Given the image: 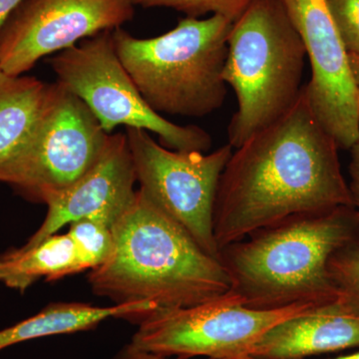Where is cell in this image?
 <instances>
[{
	"label": "cell",
	"instance_id": "6da1fadb",
	"mask_svg": "<svg viewBox=\"0 0 359 359\" xmlns=\"http://www.w3.org/2000/svg\"><path fill=\"white\" fill-rule=\"evenodd\" d=\"M231 153L214 205L219 250L292 217L353 205L339 146L306 88L289 112Z\"/></svg>",
	"mask_w": 359,
	"mask_h": 359
},
{
	"label": "cell",
	"instance_id": "7a4b0ae2",
	"mask_svg": "<svg viewBox=\"0 0 359 359\" xmlns=\"http://www.w3.org/2000/svg\"><path fill=\"white\" fill-rule=\"evenodd\" d=\"M112 231L110 256L88 276L98 297L114 304L148 302L158 311L202 304L231 289L221 261L141 189Z\"/></svg>",
	"mask_w": 359,
	"mask_h": 359
},
{
	"label": "cell",
	"instance_id": "3957f363",
	"mask_svg": "<svg viewBox=\"0 0 359 359\" xmlns=\"http://www.w3.org/2000/svg\"><path fill=\"white\" fill-rule=\"evenodd\" d=\"M359 233L353 205L292 217L219 250L231 292L252 309L325 304L339 299L328 262Z\"/></svg>",
	"mask_w": 359,
	"mask_h": 359
},
{
	"label": "cell",
	"instance_id": "277c9868",
	"mask_svg": "<svg viewBox=\"0 0 359 359\" xmlns=\"http://www.w3.org/2000/svg\"><path fill=\"white\" fill-rule=\"evenodd\" d=\"M233 21L222 15L185 18L173 29L137 39L113 30L118 57L146 103L158 114L205 117L224 105V68Z\"/></svg>",
	"mask_w": 359,
	"mask_h": 359
},
{
	"label": "cell",
	"instance_id": "5b68a950",
	"mask_svg": "<svg viewBox=\"0 0 359 359\" xmlns=\"http://www.w3.org/2000/svg\"><path fill=\"white\" fill-rule=\"evenodd\" d=\"M306 57L283 0H254L233 22L223 74L238 104L228 127L231 147L292 109L304 89Z\"/></svg>",
	"mask_w": 359,
	"mask_h": 359
},
{
	"label": "cell",
	"instance_id": "8992f818",
	"mask_svg": "<svg viewBox=\"0 0 359 359\" xmlns=\"http://www.w3.org/2000/svg\"><path fill=\"white\" fill-rule=\"evenodd\" d=\"M49 63L58 83L86 104L107 133L123 125L158 135L161 145L170 150L211 149V136L204 129L175 124L146 103L118 57L113 30L58 52Z\"/></svg>",
	"mask_w": 359,
	"mask_h": 359
},
{
	"label": "cell",
	"instance_id": "52a82bcc",
	"mask_svg": "<svg viewBox=\"0 0 359 359\" xmlns=\"http://www.w3.org/2000/svg\"><path fill=\"white\" fill-rule=\"evenodd\" d=\"M321 304L252 309L229 290L195 306L149 314L139 323L131 344L141 351L168 358L247 359L271 328Z\"/></svg>",
	"mask_w": 359,
	"mask_h": 359
},
{
	"label": "cell",
	"instance_id": "ba28073f",
	"mask_svg": "<svg viewBox=\"0 0 359 359\" xmlns=\"http://www.w3.org/2000/svg\"><path fill=\"white\" fill-rule=\"evenodd\" d=\"M109 136L86 104L56 82L48 109L0 183L46 205L95 164Z\"/></svg>",
	"mask_w": 359,
	"mask_h": 359
},
{
	"label": "cell",
	"instance_id": "9c48e42d",
	"mask_svg": "<svg viewBox=\"0 0 359 359\" xmlns=\"http://www.w3.org/2000/svg\"><path fill=\"white\" fill-rule=\"evenodd\" d=\"M140 189L210 256L219 259L214 205L219 179L233 147L212 153L170 150L146 130L126 128Z\"/></svg>",
	"mask_w": 359,
	"mask_h": 359
},
{
	"label": "cell",
	"instance_id": "30bf717a",
	"mask_svg": "<svg viewBox=\"0 0 359 359\" xmlns=\"http://www.w3.org/2000/svg\"><path fill=\"white\" fill-rule=\"evenodd\" d=\"M134 0H25L0 29V68L20 76L47 55L133 20Z\"/></svg>",
	"mask_w": 359,
	"mask_h": 359
},
{
	"label": "cell",
	"instance_id": "8fae6325",
	"mask_svg": "<svg viewBox=\"0 0 359 359\" xmlns=\"http://www.w3.org/2000/svg\"><path fill=\"white\" fill-rule=\"evenodd\" d=\"M311 66L309 105L339 149L359 141V92L325 0H283Z\"/></svg>",
	"mask_w": 359,
	"mask_h": 359
},
{
	"label": "cell",
	"instance_id": "7c38bea8",
	"mask_svg": "<svg viewBox=\"0 0 359 359\" xmlns=\"http://www.w3.org/2000/svg\"><path fill=\"white\" fill-rule=\"evenodd\" d=\"M136 182L126 134H110L95 164L76 183L47 203L43 223L25 245L39 244L78 219H94L112 228L133 202Z\"/></svg>",
	"mask_w": 359,
	"mask_h": 359
},
{
	"label": "cell",
	"instance_id": "4fadbf2b",
	"mask_svg": "<svg viewBox=\"0 0 359 359\" xmlns=\"http://www.w3.org/2000/svg\"><path fill=\"white\" fill-rule=\"evenodd\" d=\"M354 347H359V309L339 297L278 323L257 342L250 358L304 359Z\"/></svg>",
	"mask_w": 359,
	"mask_h": 359
},
{
	"label": "cell",
	"instance_id": "5bb4252c",
	"mask_svg": "<svg viewBox=\"0 0 359 359\" xmlns=\"http://www.w3.org/2000/svg\"><path fill=\"white\" fill-rule=\"evenodd\" d=\"M55 84L13 76L0 68V181L50 105Z\"/></svg>",
	"mask_w": 359,
	"mask_h": 359
},
{
	"label": "cell",
	"instance_id": "9a60e30c",
	"mask_svg": "<svg viewBox=\"0 0 359 359\" xmlns=\"http://www.w3.org/2000/svg\"><path fill=\"white\" fill-rule=\"evenodd\" d=\"M155 311V306L148 302L111 306L82 302L51 304L32 318L0 330V351L32 339L91 330L112 318L138 321Z\"/></svg>",
	"mask_w": 359,
	"mask_h": 359
},
{
	"label": "cell",
	"instance_id": "2e32d148",
	"mask_svg": "<svg viewBox=\"0 0 359 359\" xmlns=\"http://www.w3.org/2000/svg\"><path fill=\"white\" fill-rule=\"evenodd\" d=\"M81 271L67 233H54L39 244L23 245L0 254V283L20 292L42 278L53 282Z\"/></svg>",
	"mask_w": 359,
	"mask_h": 359
},
{
	"label": "cell",
	"instance_id": "e0dca14e",
	"mask_svg": "<svg viewBox=\"0 0 359 359\" xmlns=\"http://www.w3.org/2000/svg\"><path fill=\"white\" fill-rule=\"evenodd\" d=\"M67 233L82 271L100 266L112 252L114 237L108 224L90 219H78L69 224Z\"/></svg>",
	"mask_w": 359,
	"mask_h": 359
},
{
	"label": "cell",
	"instance_id": "ac0fdd59",
	"mask_svg": "<svg viewBox=\"0 0 359 359\" xmlns=\"http://www.w3.org/2000/svg\"><path fill=\"white\" fill-rule=\"evenodd\" d=\"M328 271L340 299L359 309V233L334 252Z\"/></svg>",
	"mask_w": 359,
	"mask_h": 359
},
{
	"label": "cell",
	"instance_id": "d6986e66",
	"mask_svg": "<svg viewBox=\"0 0 359 359\" xmlns=\"http://www.w3.org/2000/svg\"><path fill=\"white\" fill-rule=\"evenodd\" d=\"M254 0H134L135 6L144 8L166 7L198 18L207 13L222 15L235 22Z\"/></svg>",
	"mask_w": 359,
	"mask_h": 359
},
{
	"label": "cell",
	"instance_id": "ffe728a7",
	"mask_svg": "<svg viewBox=\"0 0 359 359\" xmlns=\"http://www.w3.org/2000/svg\"><path fill=\"white\" fill-rule=\"evenodd\" d=\"M348 54H359V0H325Z\"/></svg>",
	"mask_w": 359,
	"mask_h": 359
},
{
	"label": "cell",
	"instance_id": "44dd1931",
	"mask_svg": "<svg viewBox=\"0 0 359 359\" xmlns=\"http://www.w3.org/2000/svg\"><path fill=\"white\" fill-rule=\"evenodd\" d=\"M348 189L353 207L359 217V141L351 148Z\"/></svg>",
	"mask_w": 359,
	"mask_h": 359
},
{
	"label": "cell",
	"instance_id": "7402d4cb",
	"mask_svg": "<svg viewBox=\"0 0 359 359\" xmlns=\"http://www.w3.org/2000/svg\"><path fill=\"white\" fill-rule=\"evenodd\" d=\"M111 359H171L168 356L158 355V354L147 353V351H141L137 348L133 344H126L122 347L117 353ZM176 359H189V358H176ZM212 359V358H205Z\"/></svg>",
	"mask_w": 359,
	"mask_h": 359
},
{
	"label": "cell",
	"instance_id": "603a6c76",
	"mask_svg": "<svg viewBox=\"0 0 359 359\" xmlns=\"http://www.w3.org/2000/svg\"><path fill=\"white\" fill-rule=\"evenodd\" d=\"M25 0H0V29Z\"/></svg>",
	"mask_w": 359,
	"mask_h": 359
},
{
	"label": "cell",
	"instance_id": "cb8c5ba5",
	"mask_svg": "<svg viewBox=\"0 0 359 359\" xmlns=\"http://www.w3.org/2000/svg\"><path fill=\"white\" fill-rule=\"evenodd\" d=\"M348 59L354 84L359 92V54H348Z\"/></svg>",
	"mask_w": 359,
	"mask_h": 359
},
{
	"label": "cell",
	"instance_id": "d4e9b609",
	"mask_svg": "<svg viewBox=\"0 0 359 359\" xmlns=\"http://www.w3.org/2000/svg\"><path fill=\"white\" fill-rule=\"evenodd\" d=\"M254 359V358H247ZM330 359H359V351L356 353L346 354V355L339 356V358H330Z\"/></svg>",
	"mask_w": 359,
	"mask_h": 359
}]
</instances>
